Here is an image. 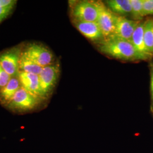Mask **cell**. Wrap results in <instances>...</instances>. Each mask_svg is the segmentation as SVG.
<instances>
[{
    "instance_id": "cell-1",
    "label": "cell",
    "mask_w": 153,
    "mask_h": 153,
    "mask_svg": "<svg viewBox=\"0 0 153 153\" xmlns=\"http://www.w3.org/2000/svg\"><path fill=\"white\" fill-rule=\"evenodd\" d=\"M99 48L104 53L123 60H145L149 59L137 51L131 42L124 40L114 38L105 39Z\"/></svg>"
},
{
    "instance_id": "cell-2",
    "label": "cell",
    "mask_w": 153,
    "mask_h": 153,
    "mask_svg": "<svg viewBox=\"0 0 153 153\" xmlns=\"http://www.w3.org/2000/svg\"><path fill=\"white\" fill-rule=\"evenodd\" d=\"M41 100L42 99L29 93L21 86L6 107L13 112H27L36 109Z\"/></svg>"
},
{
    "instance_id": "cell-3",
    "label": "cell",
    "mask_w": 153,
    "mask_h": 153,
    "mask_svg": "<svg viewBox=\"0 0 153 153\" xmlns=\"http://www.w3.org/2000/svg\"><path fill=\"white\" fill-rule=\"evenodd\" d=\"M22 53L42 68L54 64L52 52L42 44L36 43L28 44L22 49Z\"/></svg>"
},
{
    "instance_id": "cell-4",
    "label": "cell",
    "mask_w": 153,
    "mask_h": 153,
    "mask_svg": "<svg viewBox=\"0 0 153 153\" xmlns=\"http://www.w3.org/2000/svg\"><path fill=\"white\" fill-rule=\"evenodd\" d=\"M98 9V16L97 23L98 25L104 40L112 36L115 31L116 16L113 11L105 6L100 1H95Z\"/></svg>"
},
{
    "instance_id": "cell-5",
    "label": "cell",
    "mask_w": 153,
    "mask_h": 153,
    "mask_svg": "<svg viewBox=\"0 0 153 153\" xmlns=\"http://www.w3.org/2000/svg\"><path fill=\"white\" fill-rule=\"evenodd\" d=\"M22 48L13 47L0 53V65L11 77H18Z\"/></svg>"
},
{
    "instance_id": "cell-6",
    "label": "cell",
    "mask_w": 153,
    "mask_h": 153,
    "mask_svg": "<svg viewBox=\"0 0 153 153\" xmlns=\"http://www.w3.org/2000/svg\"><path fill=\"white\" fill-rule=\"evenodd\" d=\"M74 21L79 22H97L98 9L96 2L82 1L76 3L72 9Z\"/></svg>"
},
{
    "instance_id": "cell-7",
    "label": "cell",
    "mask_w": 153,
    "mask_h": 153,
    "mask_svg": "<svg viewBox=\"0 0 153 153\" xmlns=\"http://www.w3.org/2000/svg\"><path fill=\"white\" fill-rule=\"evenodd\" d=\"M59 67V65L56 64L45 66L39 75L40 87L45 98L51 93L57 82L60 74Z\"/></svg>"
},
{
    "instance_id": "cell-8",
    "label": "cell",
    "mask_w": 153,
    "mask_h": 153,
    "mask_svg": "<svg viewBox=\"0 0 153 153\" xmlns=\"http://www.w3.org/2000/svg\"><path fill=\"white\" fill-rule=\"evenodd\" d=\"M139 23V21H131L124 16H117L115 31L109 38L117 39L131 42L132 35Z\"/></svg>"
},
{
    "instance_id": "cell-9",
    "label": "cell",
    "mask_w": 153,
    "mask_h": 153,
    "mask_svg": "<svg viewBox=\"0 0 153 153\" xmlns=\"http://www.w3.org/2000/svg\"><path fill=\"white\" fill-rule=\"evenodd\" d=\"M18 78L22 88L29 93L42 99L45 98L40 87L38 75L19 71Z\"/></svg>"
},
{
    "instance_id": "cell-10",
    "label": "cell",
    "mask_w": 153,
    "mask_h": 153,
    "mask_svg": "<svg viewBox=\"0 0 153 153\" xmlns=\"http://www.w3.org/2000/svg\"><path fill=\"white\" fill-rule=\"evenodd\" d=\"M77 30L86 38L91 41H98L104 38L102 33L96 22H79L75 21Z\"/></svg>"
},
{
    "instance_id": "cell-11",
    "label": "cell",
    "mask_w": 153,
    "mask_h": 153,
    "mask_svg": "<svg viewBox=\"0 0 153 153\" xmlns=\"http://www.w3.org/2000/svg\"><path fill=\"white\" fill-rule=\"evenodd\" d=\"M21 87L18 78L11 77L10 81L0 91V103L6 107Z\"/></svg>"
},
{
    "instance_id": "cell-12",
    "label": "cell",
    "mask_w": 153,
    "mask_h": 153,
    "mask_svg": "<svg viewBox=\"0 0 153 153\" xmlns=\"http://www.w3.org/2000/svg\"><path fill=\"white\" fill-rule=\"evenodd\" d=\"M144 26L145 22H140L132 35L131 42L134 46V48L136 49V51L140 54L145 56L148 57V58H150L152 56L149 53L145 44L143 36Z\"/></svg>"
},
{
    "instance_id": "cell-13",
    "label": "cell",
    "mask_w": 153,
    "mask_h": 153,
    "mask_svg": "<svg viewBox=\"0 0 153 153\" xmlns=\"http://www.w3.org/2000/svg\"><path fill=\"white\" fill-rule=\"evenodd\" d=\"M106 2L114 13L122 15L131 13V0H109Z\"/></svg>"
},
{
    "instance_id": "cell-14",
    "label": "cell",
    "mask_w": 153,
    "mask_h": 153,
    "mask_svg": "<svg viewBox=\"0 0 153 153\" xmlns=\"http://www.w3.org/2000/svg\"><path fill=\"white\" fill-rule=\"evenodd\" d=\"M43 68L35 64L25 56L21 54L19 61V71L39 75Z\"/></svg>"
},
{
    "instance_id": "cell-15",
    "label": "cell",
    "mask_w": 153,
    "mask_h": 153,
    "mask_svg": "<svg viewBox=\"0 0 153 153\" xmlns=\"http://www.w3.org/2000/svg\"><path fill=\"white\" fill-rule=\"evenodd\" d=\"M144 42L149 53L153 56V20L149 19L145 22Z\"/></svg>"
},
{
    "instance_id": "cell-16",
    "label": "cell",
    "mask_w": 153,
    "mask_h": 153,
    "mask_svg": "<svg viewBox=\"0 0 153 153\" xmlns=\"http://www.w3.org/2000/svg\"><path fill=\"white\" fill-rule=\"evenodd\" d=\"M131 14L133 18L136 21L141 20L143 16V0H131Z\"/></svg>"
},
{
    "instance_id": "cell-17",
    "label": "cell",
    "mask_w": 153,
    "mask_h": 153,
    "mask_svg": "<svg viewBox=\"0 0 153 153\" xmlns=\"http://www.w3.org/2000/svg\"><path fill=\"white\" fill-rule=\"evenodd\" d=\"M11 78V76L0 65V91L8 83Z\"/></svg>"
},
{
    "instance_id": "cell-18",
    "label": "cell",
    "mask_w": 153,
    "mask_h": 153,
    "mask_svg": "<svg viewBox=\"0 0 153 153\" xmlns=\"http://www.w3.org/2000/svg\"><path fill=\"white\" fill-rule=\"evenodd\" d=\"M143 16L153 14V0H143Z\"/></svg>"
},
{
    "instance_id": "cell-19",
    "label": "cell",
    "mask_w": 153,
    "mask_h": 153,
    "mask_svg": "<svg viewBox=\"0 0 153 153\" xmlns=\"http://www.w3.org/2000/svg\"><path fill=\"white\" fill-rule=\"evenodd\" d=\"M16 1L13 0H0V7L13 9L16 4Z\"/></svg>"
},
{
    "instance_id": "cell-20",
    "label": "cell",
    "mask_w": 153,
    "mask_h": 153,
    "mask_svg": "<svg viewBox=\"0 0 153 153\" xmlns=\"http://www.w3.org/2000/svg\"><path fill=\"white\" fill-rule=\"evenodd\" d=\"M12 10V8H5L0 7V22L9 16Z\"/></svg>"
},
{
    "instance_id": "cell-21",
    "label": "cell",
    "mask_w": 153,
    "mask_h": 153,
    "mask_svg": "<svg viewBox=\"0 0 153 153\" xmlns=\"http://www.w3.org/2000/svg\"><path fill=\"white\" fill-rule=\"evenodd\" d=\"M150 90H151V95L152 98L153 100V70L151 73V80H150Z\"/></svg>"
}]
</instances>
